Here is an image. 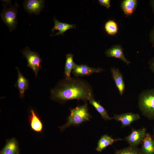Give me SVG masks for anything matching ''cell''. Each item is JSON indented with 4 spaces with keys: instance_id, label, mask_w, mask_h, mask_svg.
Listing matches in <instances>:
<instances>
[{
    "instance_id": "6da1fadb",
    "label": "cell",
    "mask_w": 154,
    "mask_h": 154,
    "mask_svg": "<svg viewBox=\"0 0 154 154\" xmlns=\"http://www.w3.org/2000/svg\"><path fill=\"white\" fill-rule=\"evenodd\" d=\"M50 93L52 99L62 103L73 99L86 102L93 96L92 87L87 82L71 77L59 81Z\"/></svg>"
},
{
    "instance_id": "7a4b0ae2",
    "label": "cell",
    "mask_w": 154,
    "mask_h": 154,
    "mask_svg": "<svg viewBox=\"0 0 154 154\" xmlns=\"http://www.w3.org/2000/svg\"><path fill=\"white\" fill-rule=\"evenodd\" d=\"M70 114L68 116L67 122L63 126L59 127L61 131L71 126H78L83 122L90 120L92 117L88 112L87 104L78 106L70 109Z\"/></svg>"
},
{
    "instance_id": "3957f363",
    "label": "cell",
    "mask_w": 154,
    "mask_h": 154,
    "mask_svg": "<svg viewBox=\"0 0 154 154\" xmlns=\"http://www.w3.org/2000/svg\"><path fill=\"white\" fill-rule=\"evenodd\" d=\"M138 105L144 116L150 119H154V89L141 93L139 97Z\"/></svg>"
},
{
    "instance_id": "277c9868",
    "label": "cell",
    "mask_w": 154,
    "mask_h": 154,
    "mask_svg": "<svg viewBox=\"0 0 154 154\" xmlns=\"http://www.w3.org/2000/svg\"><path fill=\"white\" fill-rule=\"evenodd\" d=\"M3 3V8L1 14L3 22L8 27L11 32L16 28L17 24V10L19 6L16 3L12 5L11 1L4 0Z\"/></svg>"
},
{
    "instance_id": "5b68a950",
    "label": "cell",
    "mask_w": 154,
    "mask_h": 154,
    "mask_svg": "<svg viewBox=\"0 0 154 154\" xmlns=\"http://www.w3.org/2000/svg\"><path fill=\"white\" fill-rule=\"evenodd\" d=\"M23 57L26 58L27 62V66L31 68L37 77L38 71L42 68V59L38 54L31 50L26 46L21 51Z\"/></svg>"
},
{
    "instance_id": "8992f818",
    "label": "cell",
    "mask_w": 154,
    "mask_h": 154,
    "mask_svg": "<svg viewBox=\"0 0 154 154\" xmlns=\"http://www.w3.org/2000/svg\"><path fill=\"white\" fill-rule=\"evenodd\" d=\"M147 133L145 128L143 127L139 129H132L130 133L125 137L129 146L137 147L142 142Z\"/></svg>"
},
{
    "instance_id": "52a82bcc",
    "label": "cell",
    "mask_w": 154,
    "mask_h": 154,
    "mask_svg": "<svg viewBox=\"0 0 154 154\" xmlns=\"http://www.w3.org/2000/svg\"><path fill=\"white\" fill-rule=\"evenodd\" d=\"M104 71L100 68L90 67L85 64H75L72 71L74 76L76 77L90 75L94 73H100Z\"/></svg>"
},
{
    "instance_id": "ba28073f",
    "label": "cell",
    "mask_w": 154,
    "mask_h": 154,
    "mask_svg": "<svg viewBox=\"0 0 154 154\" xmlns=\"http://www.w3.org/2000/svg\"><path fill=\"white\" fill-rule=\"evenodd\" d=\"M44 5L43 0H27L25 1L23 6L28 13L38 15L43 9Z\"/></svg>"
},
{
    "instance_id": "9c48e42d",
    "label": "cell",
    "mask_w": 154,
    "mask_h": 154,
    "mask_svg": "<svg viewBox=\"0 0 154 154\" xmlns=\"http://www.w3.org/2000/svg\"><path fill=\"white\" fill-rule=\"evenodd\" d=\"M140 118V116L137 114L128 112L119 114H114L112 119L120 122L123 127L129 126L133 122Z\"/></svg>"
},
{
    "instance_id": "30bf717a",
    "label": "cell",
    "mask_w": 154,
    "mask_h": 154,
    "mask_svg": "<svg viewBox=\"0 0 154 154\" xmlns=\"http://www.w3.org/2000/svg\"><path fill=\"white\" fill-rule=\"evenodd\" d=\"M28 121L31 129L37 133H41L44 128L43 123L38 114L33 109L30 110Z\"/></svg>"
},
{
    "instance_id": "8fae6325",
    "label": "cell",
    "mask_w": 154,
    "mask_h": 154,
    "mask_svg": "<svg viewBox=\"0 0 154 154\" xmlns=\"http://www.w3.org/2000/svg\"><path fill=\"white\" fill-rule=\"evenodd\" d=\"M19 143L14 138L7 139L5 145L0 152V154H19Z\"/></svg>"
},
{
    "instance_id": "7c38bea8",
    "label": "cell",
    "mask_w": 154,
    "mask_h": 154,
    "mask_svg": "<svg viewBox=\"0 0 154 154\" xmlns=\"http://www.w3.org/2000/svg\"><path fill=\"white\" fill-rule=\"evenodd\" d=\"M111 72L119 93L122 96L124 91L125 86L122 74L118 69L115 68H111Z\"/></svg>"
},
{
    "instance_id": "4fadbf2b",
    "label": "cell",
    "mask_w": 154,
    "mask_h": 154,
    "mask_svg": "<svg viewBox=\"0 0 154 154\" xmlns=\"http://www.w3.org/2000/svg\"><path fill=\"white\" fill-rule=\"evenodd\" d=\"M16 68L17 72L18 77L15 86L19 90L20 97L23 98L25 91L29 88V81L21 73L19 68L17 67H16Z\"/></svg>"
},
{
    "instance_id": "5bb4252c",
    "label": "cell",
    "mask_w": 154,
    "mask_h": 154,
    "mask_svg": "<svg viewBox=\"0 0 154 154\" xmlns=\"http://www.w3.org/2000/svg\"><path fill=\"white\" fill-rule=\"evenodd\" d=\"M105 54L107 57L119 59L127 64L128 65L130 63V62L125 57L122 48L120 45H117L112 47L107 50Z\"/></svg>"
},
{
    "instance_id": "9a60e30c",
    "label": "cell",
    "mask_w": 154,
    "mask_h": 154,
    "mask_svg": "<svg viewBox=\"0 0 154 154\" xmlns=\"http://www.w3.org/2000/svg\"><path fill=\"white\" fill-rule=\"evenodd\" d=\"M141 154H154V139L147 133L142 141Z\"/></svg>"
},
{
    "instance_id": "2e32d148",
    "label": "cell",
    "mask_w": 154,
    "mask_h": 154,
    "mask_svg": "<svg viewBox=\"0 0 154 154\" xmlns=\"http://www.w3.org/2000/svg\"><path fill=\"white\" fill-rule=\"evenodd\" d=\"M121 140V139H114L107 134L104 135L99 140L96 150L98 152H101L108 146L112 145L114 142Z\"/></svg>"
},
{
    "instance_id": "e0dca14e",
    "label": "cell",
    "mask_w": 154,
    "mask_h": 154,
    "mask_svg": "<svg viewBox=\"0 0 154 154\" xmlns=\"http://www.w3.org/2000/svg\"><path fill=\"white\" fill-rule=\"evenodd\" d=\"M54 26L52 29V33L56 30L59 31L54 35L53 36L63 35L67 30L76 28L75 25L62 23L55 18L54 19Z\"/></svg>"
},
{
    "instance_id": "ac0fdd59",
    "label": "cell",
    "mask_w": 154,
    "mask_h": 154,
    "mask_svg": "<svg viewBox=\"0 0 154 154\" xmlns=\"http://www.w3.org/2000/svg\"><path fill=\"white\" fill-rule=\"evenodd\" d=\"M89 101L90 104L95 108L103 119L106 120L112 119L109 117L106 109L100 104L99 102L96 101L93 97L91 98Z\"/></svg>"
},
{
    "instance_id": "d6986e66",
    "label": "cell",
    "mask_w": 154,
    "mask_h": 154,
    "mask_svg": "<svg viewBox=\"0 0 154 154\" xmlns=\"http://www.w3.org/2000/svg\"><path fill=\"white\" fill-rule=\"evenodd\" d=\"M74 56L71 53L66 55V61L64 67V73L65 77L70 78L71 72L73 70L75 64L73 61Z\"/></svg>"
},
{
    "instance_id": "ffe728a7",
    "label": "cell",
    "mask_w": 154,
    "mask_h": 154,
    "mask_svg": "<svg viewBox=\"0 0 154 154\" xmlns=\"http://www.w3.org/2000/svg\"><path fill=\"white\" fill-rule=\"evenodd\" d=\"M137 5V1L135 0H125L121 4L123 10L127 15H130L134 12Z\"/></svg>"
},
{
    "instance_id": "44dd1931",
    "label": "cell",
    "mask_w": 154,
    "mask_h": 154,
    "mask_svg": "<svg viewBox=\"0 0 154 154\" xmlns=\"http://www.w3.org/2000/svg\"><path fill=\"white\" fill-rule=\"evenodd\" d=\"M105 28L106 32L111 35L116 34L118 31L117 25L116 23L113 20H109L105 24Z\"/></svg>"
},
{
    "instance_id": "7402d4cb",
    "label": "cell",
    "mask_w": 154,
    "mask_h": 154,
    "mask_svg": "<svg viewBox=\"0 0 154 154\" xmlns=\"http://www.w3.org/2000/svg\"><path fill=\"white\" fill-rule=\"evenodd\" d=\"M114 154H141L140 149L131 146L116 150Z\"/></svg>"
},
{
    "instance_id": "603a6c76",
    "label": "cell",
    "mask_w": 154,
    "mask_h": 154,
    "mask_svg": "<svg viewBox=\"0 0 154 154\" xmlns=\"http://www.w3.org/2000/svg\"><path fill=\"white\" fill-rule=\"evenodd\" d=\"M98 2L101 5L104 6L107 8H109L110 6V0H99Z\"/></svg>"
},
{
    "instance_id": "cb8c5ba5",
    "label": "cell",
    "mask_w": 154,
    "mask_h": 154,
    "mask_svg": "<svg viewBox=\"0 0 154 154\" xmlns=\"http://www.w3.org/2000/svg\"><path fill=\"white\" fill-rule=\"evenodd\" d=\"M150 38L151 42L154 46V27L151 31L150 34Z\"/></svg>"
},
{
    "instance_id": "d4e9b609",
    "label": "cell",
    "mask_w": 154,
    "mask_h": 154,
    "mask_svg": "<svg viewBox=\"0 0 154 154\" xmlns=\"http://www.w3.org/2000/svg\"><path fill=\"white\" fill-rule=\"evenodd\" d=\"M149 68L154 73V57L149 62Z\"/></svg>"
},
{
    "instance_id": "484cf974",
    "label": "cell",
    "mask_w": 154,
    "mask_h": 154,
    "mask_svg": "<svg viewBox=\"0 0 154 154\" xmlns=\"http://www.w3.org/2000/svg\"><path fill=\"white\" fill-rule=\"evenodd\" d=\"M151 7L154 12V0L151 1Z\"/></svg>"
},
{
    "instance_id": "4316f807",
    "label": "cell",
    "mask_w": 154,
    "mask_h": 154,
    "mask_svg": "<svg viewBox=\"0 0 154 154\" xmlns=\"http://www.w3.org/2000/svg\"><path fill=\"white\" fill-rule=\"evenodd\" d=\"M153 134H154V128L153 129Z\"/></svg>"
}]
</instances>
